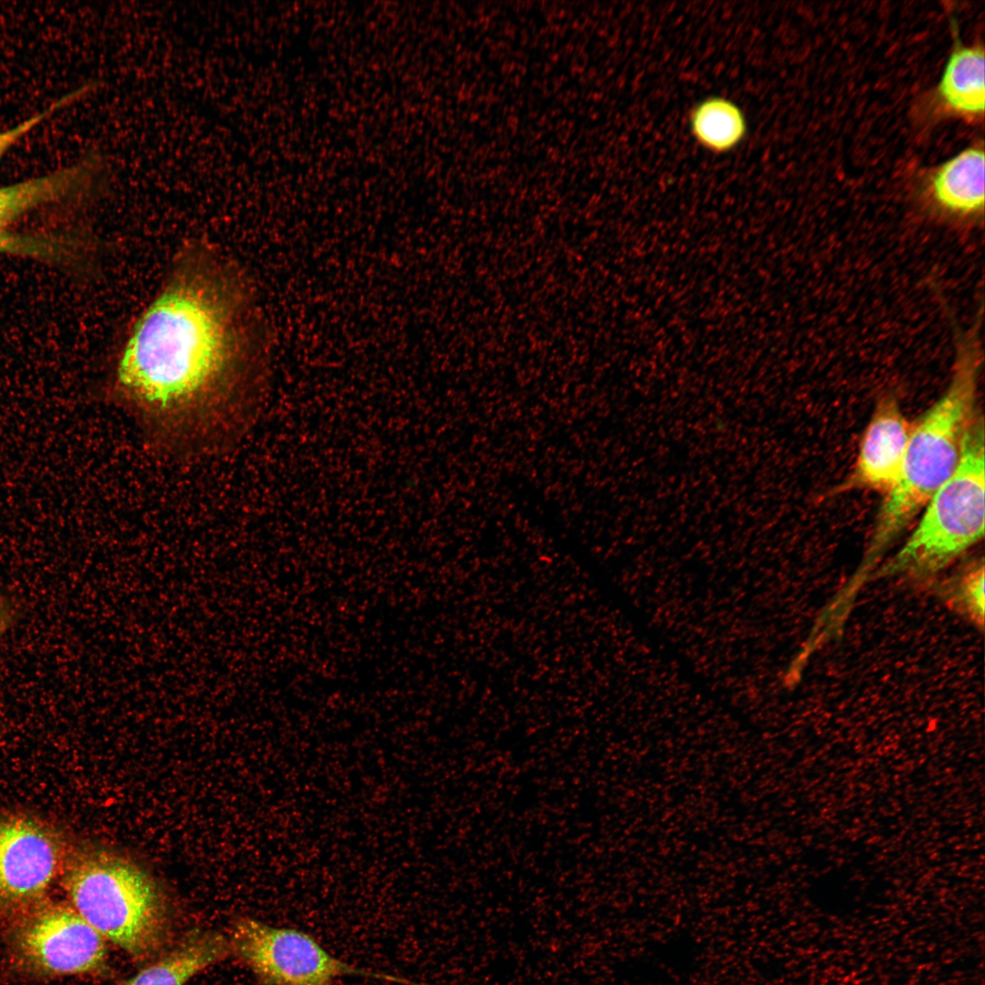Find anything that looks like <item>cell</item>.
Listing matches in <instances>:
<instances>
[{
  "label": "cell",
  "mask_w": 985,
  "mask_h": 985,
  "mask_svg": "<svg viewBox=\"0 0 985 985\" xmlns=\"http://www.w3.org/2000/svg\"><path fill=\"white\" fill-rule=\"evenodd\" d=\"M238 273L188 248L140 314L106 387L154 452L215 456L244 433L254 361L251 309Z\"/></svg>",
  "instance_id": "6da1fadb"
},
{
  "label": "cell",
  "mask_w": 985,
  "mask_h": 985,
  "mask_svg": "<svg viewBox=\"0 0 985 985\" xmlns=\"http://www.w3.org/2000/svg\"><path fill=\"white\" fill-rule=\"evenodd\" d=\"M951 323L956 358L950 382L912 427L899 478L886 494L861 563L847 580L855 591L873 576L888 548L953 475L978 415L980 316L967 332L959 330L954 318Z\"/></svg>",
  "instance_id": "7a4b0ae2"
},
{
  "label": "cell",
  "mask_w": 985,
  "mask_h": 985,
  "mask_svg": "<svg viewBox=\"0 0 985 985\" xmlns=\"http://www.w3.org/2000/svg\"><path fill=\"white\" fill-rule=\"evenodd\" d=\"M61 876L71 906L106 941L136 959L165 945L171 929L166 898L133 861L102 849L69 848Z\"/></svg>",
  "instance_id": "3957f363"
},
{
  "label": "cell",
  "mask_w": 985,
  "mask_h": 985,
  "mask_svg": "<svg viewBox=\"0 0 985 985\" xmlns=\"http://www.w3.org/2000/svg\"><path fill=\"white\" fill-rule=\"evenodd\" d=\"M984 421L977 415L959 464L931 497L903 546L873 576H932L984 535Z\"/></svg>",
  "instance_id": "277c9868"
},
{
  "label": "cell",
  "mask_w": 985,
  "mask_h": 985,
  "mask_svg": "<svg viewBox=\"0 0 985 985\" xmlns=\"http://www.w3.org/2000/svg\"><path fill=\"white\" fill-rule=\"evenodd\" d=\"M228 939L231 952L258 985H335L344 976L415 985L404 978L348 964L301 929L275 927L250 917L233 922Z\"/></svg>",
  "instance_id": "5b68a950"
},
{
  "label": "cell",
  "mask_w": 985,
  "mask_h": 985,
  "mask_svg": "<svg viewBox=\"0 0 985 985\" xmlns=\"http://www.w3.org/2000/svg\"><path fill=\"white\" fill-rule=\"evenodd\" d=\"M90 174L88 165L78 163L0 187V254L51 264L73 261L80 251L77 238L55 230L27 229L21 223L34 212L81 192L89 184Z\"/></svg>",
  "instance_id": "8992f818"
},
{
  "label": "cell",
  "mask_w": 985,
  "mask_h": 985,
  "mask_svg": "<svg viewBox=\"0 0 985 985\" xmlns=\"http://www.w3.org/2000/svg\"><path fill=\"white\" fill-rule=\"evenodd\" d=\"M69 847L57 828L26 814L0 815V906L39 902L61 876Z\"/></svg>",
  "instance_id": "52a82bcc"
},
{
  "label": "cell",
  "mask_w": 985,
  "mask_h": 985,
  "mask_svg": "<svg viewBox=\"0 0 985 985\" xmlns=\"http://www.w3.org/2000/svg\"><path fill=\"white\" fill-rule=\"evenodd\" d=\"M16 949L29 967L49 975H81L107 969L106 939L72 906L40 907L16 935Z\"/></svg>",
  "instance_id": "ba28073f"
},
{
  "label": "cell",
  "mask_w": 985,
  "mask_h": 985,
  "mask_svg": "<svg viewBox=\"0 0 985 985\" xmlns=\"http://www.w3.org/2000/svg\"><path fill=\"white\" fill-rule=\"evenodd\" d=\"M912 427L897 397L884 395L862 435L852 471L839 489L889 493L899 478Z\"/></svg>",
  "instance_id": "9c48e42d"
},
{
  "label": "cell",
  "mask_w": 985,
  "mask_h": 985,
  "mask_svg": "<svg viewBox=\"0 0 985 985\" xmlns=\"http://www.w3.org/2000/svg\"><path fill=\"white\" fill-rule=\"evenodd\" d=\"M984 150L969 147L937 167L927 181V196L942 213L979 218L984 212Z\"/></svg>",
  "instance_id": "30bf717a"
},
{
  "label": "cell",
  "mask_w": 985,
  "mask_h": 985,
  "mask_svg": "<svg viewBox=\"0 0 985 985\" xmlns=\"http://www.w3.org/2000/svg\"><path fill=\"white\" fill-rule=\"evenodd\" d=\"M229 939L214 930L194 929L132 976L113 985H185L231 954Z\"/></svg>",
  "instance_id": "8fae6325"
},
{
  "label": "cell",
  "mask_w": 985,
  "mask_h": 985,
  "mask_svg": "<svg viewBox=\"0 0 985 985\" xmlns=\"http://www.w3.org/2000/svg\"><path fill=\"white\" fill-rule=\"evenodd\" d=\"M949 57L937 88L941 106L956 115L983 116L985 57L982 46H962L958 41Z\"/></svg>",
  "instance_id": "7c38bea8"
},
{
  "label": "cell",
  "mask_w": 985,
  "mask_h": 985,
  "mask_svg": "<svg viewBox=\"0 0 985 985\" xmlns=\"http://www.w3.org/2000/svg\"><path fill=\"white\" fill-rule=\"evenodd\" d=\"M689 126L695 140L707 150L721 154L739 146L748 132L747 119L734 101L711 96L694 106Z\"/></svg>",
  "instance_id": "4fadbf2b"
},
{
  "label": "cell",
  "mask_w": 985,
  "mask_h": 985,
  "mask_svg": "<svg viewBox=\"0 0 985 985\" xmlns=\"http://www.w3.org/2000/svg\"><path fill=\"white\" fill-rule=\"evenodd\" d=\"M984 563L983 559L969 565L944 587V597L957 612L979 628L984 627Z\"/></svg>",
  "instance_id": "5bb4252c"
},
{
  "label": "cell",
  "mask_w": 985,
  "mask_h": 985,
  "mask_svg": "<svg viewBox=\"0 0 985 985\" xmlns=\"http://www.w3.org/2000/svg\"><path fill=\"white\" fill-rule=\"evenodd\" d=\"M88 90L87 87L72 91L61 97L57 101L36 113L18 125L0 132V161L5 154L23 137L40 125L43 121L53 116L58 110L66 108L68 104L81 97Z\"/></svg>",
  "instance_id": "9a60e30c"
},
{
  "label": "cell",
  "mask_w": 985,
  "mask_h": 985,
  "mask_svg": "<svg viewBox=\"0 0 985 985\" xmlns=\"http://www.w3.org/2000/svg\"><path fill=\"white\" fill-rule=\"evenodd\" d=\"M19 617V606L12 596L0 593V641Z\"/></svg>",
  "instance_id": "2e32d148"
}]
</instances>
